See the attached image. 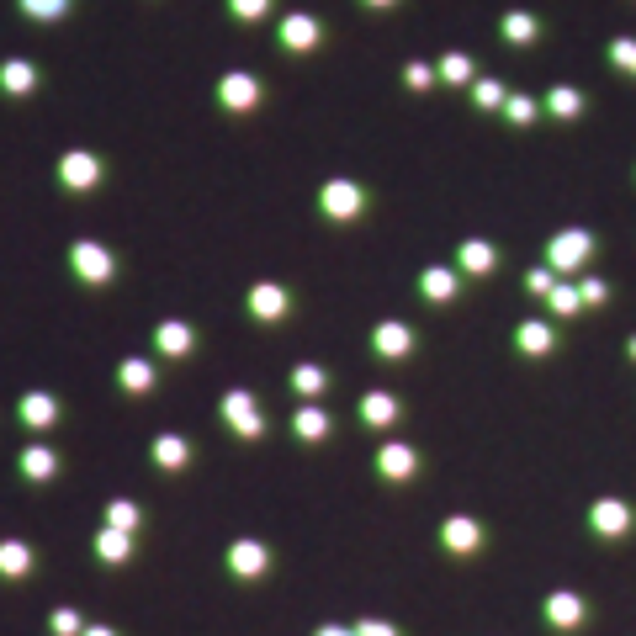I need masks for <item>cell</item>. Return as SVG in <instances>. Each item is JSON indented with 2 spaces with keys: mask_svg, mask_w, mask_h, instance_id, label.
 <instances>
[{
  "mask_svg": "<svg viewBox=\"0 0 636 636\" xmlns=\"http://www.w3.org/2000/svg\"><path fill=\"white\" fill-rule=\"evenodd\" d=\"M91 546H96V562H107V568H122V562L133 557V536H122V530H107V525L96 530V541H91Z\"/></svg>",
  "mask_w": 636,
  "mask_h": 636,
  "instance_id": "cell-30",
  "label": "cell"
},
{
  "mask_svg": "<svg viewBox=\"0 0 636 636\" xmlns=\"http://www.w3.org/2000/svg\"><path fill=\"white\" fill-rule=\"evenodd\" d=\"M318 213H324L329 223H355V218L366 213V186H355L345 175L324 180V186H318Z\"/></svg>",
  "mask_w": 636,
  "mask_h": 636,
  "instance_id": "cell-2",
  "label": "cell"
},
{
  "mask_svg": "<svg viewBox=\"0 0 636 636\" xmlns=\"http://www.w3.org/2000/svg\"><path fill=\"white\" fill-rule=\"evenodd\" d=\"M223 568H229L239 583H260L266 573H271V546L255 541V536H239L229 552H223Z\"/></svg>",
  "mask_w": 636,
  "mask_h": 636,
  "instance_id": "cell-5",
  "label": "cell"
},
{
  "mask_svg": "<svg viewBox=\"0 0 636 636\" xmlns=\"http://www.w3.org/2000/svg\"><path fill=\"white\" fill-rule=\"evenodd\" d=\"M504 101H510V85L493 80V74H477V85H472V107H477V112H504Z\"/></svg>",
  "mask_w": 636,
  "mask_h": 636,
  "instance_id": "cell-33",
  "label": "cell"
},
{
  "mask_svg": "<svg viewBox=\"0 0 636 636\" xmlns=\"http://www.w3.org/2000/svg\"><path fill=\"white\" fill-rule=\"evenodd\" d=\"M27 22H64L69 16V0H16Z\"/></svg>",
  "mask_w": 636,
  "mask_h": 636,
  "instance_id": "cell-36",
  "label": "cell"
},
{
  "mask_svg": "<svg viewBox=\"0 0 636 636\" xmlns=\"http://www.w3.org/2000/svg\"><path fill=\"white\" fill-rule=\"evenodd\" d=\"M499 32H504V43H510V48H530V43L541 38V22H536L530 11H504Z\"/></svg>",
  "mask_w": 636,
  "mask_h": 636,
  "instance_id": "cell-29",
  "label": "cell"
},
{
  "mask_svg": "<svg viewBox=\"0 0 636 636\" xmlns=\"http://www.w3.org/2000/svg\"><path fill=\"white\" fill-rule=\"evenodd\" d=\"M541 302H546V313H552V318H562V324L583 313V292H579V282H557V287L546 292Z\"/></svg>",
  "mask_w": 636,
  "mask_h": 636,
  "instance_id": "cell-31",
  "label": "cell"
},
{
  "mask_svg": "<svg viewBox=\"0 0 636 636\" xmlns=\"http://www.w3.org/2000/svg\"><path fill=\"white\" fill-rule=\"evenodd\" d=\"M361 5H371V11H388V5H398V0H361Z\"/></svg>",
  "mask_w": 636,
  "mask_h": 636,
  "instance_id": "cell-45",
  "label": "cell"
},
{
  "mask_svg": "<svg viewBox=\"0 0 636 636\" xmlns=\"http://www.w3.org/2000/svg\"><path fill=\"white\" fill-rule=\"evenodd\" d=\"M233 22H266L271 16V0H229Z\"/></svg>",
  "mask_w": 636,
  "mask_h": 636,
  "instance_id": "cell-40",
  "label": "cell"
},
{
  "mask_svg": "<svg viewBox=\"0 0 636 636\" xmlns=\"http://www.w3.org/2000/svg\"><path fill=\"white\" fill-rule=\"evenodd\" d=\"M292 393H297L302 404H318V398L329 393V371H324V366H313V361L292 366Z\"/></svg>",
  "mask_w": 636,
  "mask_h": 636,
  "instance_id": "cell-27",
  "label": "cell"
},
{
  "mask_svg": "<svg viewBox=\"0 0 636 636\" xmlns=\"http://www.w3.org/2000/svg\"><path fill=\"white\" fill-rule=\"evenodd\" d=\"M626 355H632V361H636V335H632V340H626Z\"/></svg>",
  "mask_w": 636,
  "mask_h": 636,
  "instance_id": "cell-47",
  "label": "cell"
},
{
  "mask_svg": "<svg viewBox=\"0 0 636 636\" xmlns=\"http://www.w3.org/2000/svg\"><path fill=\"white\" fill-rule=\"evenodd\" d=\"M0 91L5 96H32L38 91V64L32 58H5L0 64Z\"/></svg>",
  "mask_w": 636,
  "mask_h": 636,
  "instance_id": "cell-25",
  "label": "cell"
},
{
  "mask_svg": "<svg viewBox=\"0 0 636 636\" xmlns=\"http://www.w3.org/2000/svg\"><path fill=\"white\" fill-rule=\"evenodd\" d=\"M483 541H488V530L472 520V515H451V520H440V546H446L451 557H472V552H483Z\"/></svg>",
  "mask_w": 636,
  "mask_h": 636,
  "instance_id": "cell-12",
  "label": "cell"
},
{
  "mask_svg": "<svg viewBox=\"0 0 636 636\" xmlns=\"http://www.w3.org/2000/svg\"><path fill=\"white\" fill-rule=\"evenodd\" d=\"M457 271H462V276H493V271H499L493 239H462V244H457Z\"/></svg>",
  "mask_w": 636,
  "mask_h": 636,
  "instance_id": "cell-16",
  "label": "cell"
},
{
  "mask_svg": "<svg viewBox=\"0 0 636 636\" xmlns=\"http://www.w3.org/2000/svg\"><path fill=\"white\" fill-rule=\"evenodd\" d=\"M515 345H520V355H552L557 350V329L546 324V318H525L520 329H515Z\"/></svg>",
  "mask_w": 636,
  "mask_h": 636,
  "instance_id": "cell-22",
  "label": "cell"
},
{
  "mask_svg": "<svg viewBox=\"0 0 636 636\" xmlns=\"http://www.w3.org/2000/svg\"><path fill=\"white\" fill-rule=\"evenodd\" d=\"M579 292H583V308H605L610 302V282L605 276H579Z\"/></svg>",
  "mask_w": 636,
  "mask_h": 636,
  "instance_id": "cell-39",
  "label": "cell"
},
{
  "mask_svg": "<svg viewBox=\"0 0 636 636\" xmlns=\"http://www.w3.org/2000/svg\"><path fill=\"white\" fill-rule=\"evenodd\" d=\"M32 568H38V552L27 541H0V579L22 583V579H32Z\"/></svg>",
  "mask_w": 636,
  "mask_h": 636,
  "instance_id": "cell-21",
  "label": "cell"
},
{
  "mask_svg": "<svg viewBox=\"0 0 636 636\" xmlns=\"http://www.w3.org/2000/svg\"><path fill=\"white\" fill-rule=\"evenodd\" d=\"M101 525H107V530H122V536H138V525H144V510H138L133 499H107V510H101Z\"/></svg>",
  "mask_w": 636,
  "mask_h": 636,
  "instance_id": "cell-32",
  "label": "cell"
},
{
  "mask_svg": "<svg viewBox=\"0 0 636 636\" xmlns=\"http://www.w3.org/2000/svg\"><path fill=\"white\" fill-rule=\"evenodd\" d=\"M355 414H361V424H371V430H388V424H393L404 408H398V398H393V393H361Z\"/></svg>",
  "mask_w": 636,
  "mask_h": 636,
  "instance_id": "cell-26",
  "label": "cell"
},
{
  "mask_svg": "<svg viewBox=\"0 0 636 636\" xmlns=\"http://www.w3.org/2000/svg\"><path fill=\"white\" fill-rule=\"evenodd\" d=\"M541 112L557 117V122H579L588 112V96H583L579 85H552L546 96H541Z\"/></svg>",
  "mask_w": 636,
  "mask_h": 636,
  "instance_id": "cell-18",
  "label": "cell"
},
{
  "mask_svg": "<svg viewBox=\"0 0 636 636\" xmlns=\"http://www.w3.org/2000/svg\"><path fill=\"white\" fill-rule=\"evenodd\" d=\"M355 636H404L393 621H377V615H366V621H355Z\"/></svg>",
  "mask_w": 636,
  "mask_h": 636,
  "instance_id": "cell-43",
  "label": "cell"
},
{
  "mask_svg": "<svg viewBox=\"0 0 636 636\" xmlns=\"http://www.w3.org/2000/svg\"><path fill=\"white\" fill-rule=\"evenodd\" d=\"M504 117H510L515 127H530V122L541 117V101H536V96H525V91H510V101H504Z\"/></svg>",
  "mask_w": 636,
  "mask_h": 636,
  "instance_id": "cell-35",
  "label": "cell"
},
{
  "mask_svg": "<svg viewBox=\"0 0 636 636\" xmlns=\"http://www.w3.org/2000/svg\"><path fill=\"white\" fill-rule=\"evenodd\" d=\"M632 525H636L632 504L615 499V493H605V499L588 504V530H594L599 541H621V536H632Z\"/></svg>",
  "mask_w": 636,
  "mask_h": 636,
  "instance_id": "cell-6",
  "label": "cell"
},
{
  "mask_svg": "<svg viewBox=\"0 0 636 636\" xmlns=\"http://www.w3.org/2000/svg\"><path fill=\"white\" fill-rule=\"evenodd\" d=\"M85 636H117L112 626H85Z\"/></svg>",
  "mask_w": 636,
  "mask_h": 636,
  "instance_id": "cell-46",
  "label": "cell"
},
{
  "mask_svg": "<svg viewBox=\"0 0 636 636\" xmlns=\"http://www.w3.org/2000/svg\"><path fill=\"white\" fill-rule=\"evenodd\" d=\"M16 419H22L27 430H48V424H58V398L54 393H22Z\"/></svg>",
  "mask_w": 636,
  "mask_h": 636,
  "instance_id": "cell-23",
  "label": "cell"
},
{
  "mask_svg": "<svg viewBox=\"0 0 636 636\" xmlns=\"http://www.w3.org/2000/svg\"><path fill=\"white\" fill-rule=\"evenodd\" d=\"M404 85H408V91H424V85H435V64H408V69H404Z\"/></svg>",
  "mask_w": 636,
  "mask_h": 636,
  "instance_id": "cell-42",
  "label": "cell"
},
{
  "mask_svg": "<svg viewBox=\"0 0 636 636\" xmlns=\"http://www.w3.org/2000/svg\"><path fill=\"white\" fill-rule=\"evenodd\" d=\"M69 271H74L85 287H107L117 276V255L107 244H96V239H74V244H69Z\"/></svg>",
  "mask_w": 636,
  "mask_h": 636,
  "instance_id": "cell-3",
  "label": "cell"
},
{
  "mask_svg": "<svg viewBox=\"0 0 636 636\" xmlns=\"http://www.w3.org/2000/svg\"><path fill=\"white\" fill-rule=\"evenodd\" d=\"M16 466H22L27 483H54V477H58V451H54V446H27Z\"/></svg>",
  "mask_w": 636,
  "mask_h": 636,
  "instance_id": "cell-28",
  "label": "cell"
},
{
  "mask_svg": "<svg viewBox=\"0 0 636 636\" xmlns=\"http://www.w3.org/2000/svg\"><path fill=\"white\" fill-rule=\"evenodd\" d=\"M605 58H610V64H615L621 74H632V80H636V38H610Z\"/></svg>",
  "mask_w": 636,
  "mask_h": 636,
  "instance_id": "cell-38",
  "label": "cell"
},
{
  "mask_svg": "<svg viewBox=\"0 0 636 636\" xmlns=\"http://www.w3.org/2000/svg\"><path fill=\"white\" fill-rule=\"evenodd\" d=\"M154 350H160L165 361H186V355L196 350V324H186V318L154 324Z\"/></svg>",
  "mask_w": 636,
  "mask_h": 636,
  "instance_id": "cell-14",
  "label": "cell"
},
{
  "mask_svg": "<svg viewBox=\"0 0 636 636\" xmlns=\"http://www.w3.org/2000/svg\"><path fill=\"white\" fill-rule=\"evenodd\" d=\"M218 107L223 112H255L260 107V80L249 74V69H229L223 80H218Z\"/></svg>",
  "mask_w": 636,
  "mask_h": 636,
  "instance_id": "cell-10",
  "label": "cell"
},
{
  "mask_svg": "<svg viewBox=\"0 0 636 636\" xmlns=\"http://www.w3.org/2000/svg\"><path fill=\"white\" fill-rule=\"evenodd\" d=\"M149 457H154V466H160V472H180V466L191 462V440H186V435H175V430H165V435H154Z\"/></svg>",
  "mask_w": 636,
  "mask_h": 636,
  "instance_id": "cell-24",
  "label": "cell"
},
{
  "mask_svg": "<svg viewBox=\"0 0 636 636\" xmlns=\"http://www.w3.org/2000/svg\"><path fill=\"white\" fill-rule=\"evenodd\" d=\"M85 626H91V621H85L74 605H64V610L48 615V632H54V636H85Z\"/></svg>",
  "mask_w": 636,
  "mask_h": 636,
  "instance_id": "cell-37",
  "label": "cell"
},
{
  "mask_svg": "<svg viewBox=\"0 0 636 636\" xmlns=\"http://www.w3.org/2000/svg\"><path fill=\"white\" fill-rule=\"evenodd\" d=\"M276 38H282L287 54H313V48H324V22L308 16V11H292V16H282Z\"/></svg>",
  "mask_w": 636,
  "mask_h": 636,
  "instance_id": "cell-9",
  "label": "cell"
},
{
  "mask_svg": "<svg viewBox=\"0 0 636 636\" xmlns=\"http://www.w3.org/2000/svg\"><path fill=\"white\" fill-rule=\"evenodd\" d=\"M371 355H377V361H408V355H414V329L398 324V318H382V324L371 329Z\"/></svg>",
  "mask_w": 636,
  "mask_h": 636,
  "instance_id": "cell-13",
  "label": "cell"
},
{
  "mask_svg": "<svg viewBox=\"0 0 636 636\" xmlns=\"http://www.w3.org/2000/svg\"><path fill=\"white\" fill-rule=\"evenodd\" d=\"M588 260H594V233L588 229H562L546 239V266L557 276H579Z\"/></svg>",
  "mask_w": 636,
  "mask_h": 636,
  "instance_id": "cell-1",
  "label": "cell"
},
{
  "mask_svg": "<svg viewBox=\"0 0 636 636\" xmlns=\"http://www.w3.org/2000/svg\"><path fill=\"white\" fill-rule=\"evenodd\" d=\"M541 615H546V626L552 632H579L583 621H588V599L583 594H573V588H552L546 599H541Z\"/></svg>",
  "mask_w": 636,
  "mask_h": 636,
  "instance_id": "cell-7",
  "label": "cell"
},
{
  "mask_svg": "<svg viewBox=\"0 0 636 636\" xmlns=\"http://www.w3.org/2000/svg\"><path fill=\"white\" fill-rule=\"evenodd\" d=\"M435 80H446V85H477V64L466 54H446L435 64Z\"/></svg>",
  "mask_w": 636,
  "mask_h": 636,
  "instance_id": "cell-34",
  "label": "cell"
},
{
  "mask_svg": "<svg viewBox=\"0 0 636 636\" xmlns=\"http://www.w3.org/2000/svg\"><path fill=\"white\" fill-rule=\"evenodd\" d=\"M292 435H297L302 446H324V440L335 435V419H329V408L302 404L297 414H292Z\"/></svg>",
  "mask_w": 636,
  "mask_h": 636,
  "instance_id": "cell-17",
  "label": "cell"
},
{
  "mask_svg": "<svg viewBox=\"0 0 636 636\" xmlns=\"http://www.w3.org/2000/svg\"><path fill=\"white\" fill-rule=\"evenodd\" d=\"M552 287H557V271H552V266H530V271H525V292H530V297H546Z\"/></svg>",
  "mask_w": 636,
  "mask_h": 636,
  "instance_id": "cell-41",
  "label": "cell"
},
{
  "mask_svg": "<svg viewBox=\"0 0 636 636\" xmlns=\"http://www.w3.org/2000/svg\"><path fill=\"white\" fill-rule=\"evenodd\" d=\"M313 636H355V626H318Z\"/></svg>",
  "mask_w": 636,
  "mask_h": 636,
  "instance_id": "cell-44",
  "label": "cell"
},
{
  "mask_svg": "<svg viewBox=\"0 0 636 636\" xmlns=\"http://www.w3.org/2000/svg\"><path fill=\"white\" fill-rule=\"evenodd\" d=\"M419 472V451L408 446V440H388L382 451H377V477L382 483H408Z\"/></svg>",
  "mask_w": 636,
  "mask_h": 636,
  "instance_id": "cell-15",
  "label": "cell"
},
{
  "mask_svg": "<svg viewBox=\"0 0 636 636\" xmlns=\"http://www.w3.org/2000/svg\"><path fill=\"white\" fill-rule=\"evenodd\" d=\"M58 186L74 191V196L96 191V186H101V154H91V149H69V154L58 160Z\"/></svg>",
  "mask_w": 636,
  "mask_h": 636,
  "instance_id": "cell-8",
  "label": "cell"
},
{
  "mask_svg": "<svg viewBox=\"0 0 636 636\" xmlns=\"http://www.w3.org/2000/svg\"><path fill=\"white\" fill-rule=\"evenodd\" d=\"M419 292H424V302H451V297L462 292V271H451V266H424V271H419Z\"/></svg>",
  "mask_w": 636,
  "mask_h": 636,
  "instance_id": "cell-20",
  "label": "cell"
},
{
  "mask_svg": "<svg viewBox=\"0 0 636 636\" xmlns=\"http://www.w3.org/2000/svg\"><path fill=\"white\" fill-rule=\"evenodd\" d=\"M154 382H160V371H154V361H144V355H127V361L117 366V388L133 393V398L154 393Z\"/></svg>",
  "mask_w": 636,
  "mask_h": 636,
  "instance_id": "cell-19",
  "label": "cell"
},
{
  "mask_svg": "<svg viewBox=\"0 0 636 636\" xmlns=\"http://www.w3.org/2000/svg\"><path fill=\"white\" fill-rule=\"evenodd\" d=\"M223 424H229L239 440H266V414H260V398L255 393H244V388H233L223 393Z\"/></svg>",
  "mask_w": 636,
  "mask_h": 636,
  "instance_id": "cell-4",
  "label": "cell"
},
{
  "mask_svg": "<svg viewBox=\"0 0 636 636\" xmlns=\"http://www.w3.org/2000/svg\"><path fill=\"white\" fill-rule=\"evenodd\" d=\"M244 308H249V318L255 324H282L287 318V308H292V297L282 282H255L249 287V297H244Z\"/></svg>",
  "mask_w": 636,
  "mask_h": 636,
  "instance_id": "cell-11",
  "label": "cell"
}]
</instances>
